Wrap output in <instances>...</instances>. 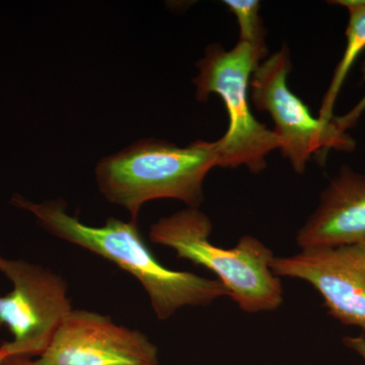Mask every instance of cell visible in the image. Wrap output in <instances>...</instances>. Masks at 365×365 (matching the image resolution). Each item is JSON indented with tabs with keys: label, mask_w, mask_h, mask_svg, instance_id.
Returning a JSON list of instances; mask_svg holds the SVG:
<instances>
[{
	"label": "cell",
	"mask_w": 365,
	"mask_h": 365,
	"mask_svg": "<svg viewBox=\"0 0 365 365\" xmlns=\"http://www.w3.org/2000/svg\"><path fill=\"white\" fill-rule=\"evenodd\" d=\"M302 249L365 246V176L343 167L297 235Z\"/></svg>",
	"instance_id": "9c48e42d"
},
{
	"label": "cell",
	"mask_w": 365,
	"mask_h": 365,
	"mask_svg": "<svg viewBox=\"0 0 365 365\" xmlns=\"http://www.w3.org/2000/svg\"><path fill=\"white\" fill-rule=\"evenodd\" d=\"M11 203L35 215L50 234L93 252L133 275L148 292L160 321L174 316L182 307H206L230 297L218 279L165 268L146 246L137 222L110 217L103 227H90L69 215L66 202L60 199L35 203L14 194Z\"/></svg>",
	"instance_id": "6da1fadb"
},
{
	"label": "cell",
	"mask_w": 365,
	"mask_h": 365,
	"mask_svg": "<svg viewBox=\"0 0 365 365\" xmlns=\"http://www.w3.org/2000/svg\"><path fill=\"white\" fill-rule=\"evenodd\" d=\"M217 167L215 141L197 140L181 148L150 138L102 158L95 175L103 196L137 222L143 204L158 199H176L199 208L205 178Z\"/></svg>",
	"instance_id": "7a4b0ae2"
},
{
	"label": "cell",
	"mask_w": 365,
	"mask_h": 365,
	"mask_svg": "<svg viewBox=\"0 0 365 365\" xmlns=\"http://www.w3.org/2000/svg\"><path fill=\"white\" fill-rule=\"evenodd\" d=\"M292 69L287 44L262 61L250 83V98L258 111L267 112L274 122L279 150L297 174H304L317 153L331 150L352 151L355 140L330 122L314 118L307 105L289 90L287 78Z\"/></svg>",
	"instance_id": "5b68a950"
},
{
	"label": "cell",
	"mask_w": 365,
	"mask_h": 365,
	"mask_svg": "<svg viewBox=\"0 0 365 365\" xmlns=\"http://www.w3.org/2000/svg\"><path fill=\"white\" fill-rule=\"evenodd\" d=\"M35 365H158V349L139 330L109 316L72 309Z\"/></svg>",
	"instance_id": "52a82bcc"
},
{
	"label": "cell",
	"mask_w": 365,
	"mask_h": 365,
	"mask_svg": "<svg viewBox=\"0 0 365 365\" xmlns=\"http://www.w3.org/2000/svg\"><path fill=\"white\" fill-rule=\"evenodd\" d=\"M212 223L199 208L188 207L160 218L150 227V239L176 252V256L217 275L230 297L249 314L275 311L283 302L280 279L271 270L273 252L252 235L223 249L209 240Z\"/></svg>",
	"instance_id": "3957f363"
},
{
	"label": "cell",
	"mask_w": 365,
	"mask_h": 365,
	"mask_svg": "<svg viewBox=\"0 0 365 365\" xmlns=\"http://www.w3.org/2000/svg\"><path fill=\"white\" fill-rule=\"evenodd\" d=\"M225 6L234 14L240 26V42L247 43L268 53L265 43L266 31L260 16L258 0H225Z\"/></svg>",
	"instance_id": "8fae6325"
},
{
	"label": "cell",
	"mask_w": 365,
	"mask_h": 365,
	"mask_svg": "<svg viewBox=\"0 0 365 365\" xmlns=\"http://www.w3.org/2000/svg\"><path fill=\"white\" fill-rule=\"evenodd\" d=\"M1 365H35L31 359L25 357L9 356L4 359Z\"/></svg>",
	"instance_id": "5bb4252c"
},
{
	"label": "cell",
	"mask_w": 365,
	"mask_h": 365,
	"mask_svg": "<svg viewBox=\"0 0 365 365\" xmlns=\"http://www.w3.org/2000/svg\"><path fill=\"white\" fill-rule=\"evenodd\" d=\"M332 4L345 7L349 14L346 30V47L342 58L336 67L332 81L322 102L319 118L330 122L334 118L333 110L341 88L344 85L353 64L365 49V0H338Z\"/></svg>",
	"instance_id": "30bf717a"
},
{
	"label": "cell",
	"mask_w": 365,
	"mask_h": 365,
	"mask_svg": "<svg viewBox=\"0 0 365 365\" xmlns=\"http://www.w3.org/2000/svg\"><path fill=\"white\" fill-rule=\"evenodd\" d=\"M0 272L14 287L0 294V327L13 335L0 347L7 357L41 356L72 311L66 282L50 269L1 256Z\"/></svg>",
	"instance_id": "8992f818"
},
{
	"label": "cell",
	"mask_w": 365,
	"mask_h": 365,
	"mask_svg": "<svg viewBox=\"0 0 365 365\" xmlns=\"http://www.w3.org/2000/svg\"><path fill=\"white\" fill-rule=\"evenodd\" d=\"M6 352H4V350H2V348L0 347V365L2 364V362L4 361V359H6Z\"/></svg>",
	"instance_id": "9a60e30c"
},
{
	"label": "cell",
	"mask_w": 365,
	"mask_h": 365,
	"mask_svg": "<svg viewBox=\"0 0 365 365\" xmlns=\"http://www.w3.org/2000/svg\"><path fill=\"white\" fill-rule=\"evenodd\" d=\"M271 270L278 277L311 283L331 316L365 331V246L302 249L292 256L275 257Z\"/></svg>",
	"instance_id": "ba28073f"
},
{
	"label": "cell",
	"mask_w": 365,
	"mask_h": 365,
	"mask_svg": "<svg viewBox=\"0 0 365 365\" xmlns=\"http://www.w3.org/2000/svg\"><path fill=\"white\" fill-rule=\"evenodd\" d=\"M343 343L346 347L356 352L365 360V338L364 336H359V337L347 336V337L343 338Z\"/></svg>",
	"instance_id": "4fadbf2b"
},
{
	"label": "cell",
	"mask_w": 365,
	"mask_h": 365,
	"mask_svg": "<svg viewBox=\"0 0 365 365\" xmlns=\"http://www.w3.org/2000/svg\"><path fill=\"white\" fill-rule=\"evenodd\" d=\"M362 74H364V79L365 81V61L362 63L361 66ZM365 111V95L364 97L357 103L353 109L349 112L346 113L344 116L333 118L334 123L340 129L341 131L347 132L350 128L354 127V125L359 121L360 116L364 114Z\"/></svg>",
	"instance_id": "7c38bea8"
},
{
	"label": "cell",
	"mask_w": 365,
	"mask_h": 365,
	"mask_svg": "<svg viewBox=\"0 0 365 365\" xmlns=\"http://www.w3.org/2000/svg\"><path fill=\"white\" fill-rule=\"evenodd\" d=\"M267 55L239 41L228 51L222 45H209L203 58L196 63L198 76L193 83L197 100L207 102L209 96L215 93L227 108V131L215 141L217 168L234 169L244 165L250 172L259 174L267 167L269 153L279 150L278 137L254 117L250 106L252 76Z\"/></svg>",
	"instance_id": "277c9868"
}]
</instances>
